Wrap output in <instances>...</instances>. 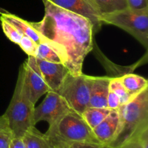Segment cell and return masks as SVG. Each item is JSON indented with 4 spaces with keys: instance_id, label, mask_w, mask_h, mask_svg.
Listing matches in <instances>:
<instances>
[{
    "instance_id": "cell-10",
    "label": "cell",
    "mask_w": 148,
    "mask_h": 148,
    "mask_svg": "<svg viewBox=\"0 0 148 148\" xmlns=\"http://www.w3.org/2000/svg\"><path fill=\"white\" fill-rule=\"evenodd\" d=\"M58 7L68 10L71 12L82 16L91 22L93 25L94 32L98 33L103 23L101 17L95 12L93 9L85 0H48Z\"/></svg>"
},
{
    "instance_id": "cell-13",
    "label": "cell",
    "mask_w": 148,
    "mask_h": 148,
    "mask_svg": "<svg viewBox=\"0 0 148 148\" xmlns=\"http://www.w3.org/2000/svg\"><path fill=\"white\" fill-rule=\"evenodd\" d=\"M95 56L97 59L101 62V63L103 65L106 70L107 71V76L111 78H119L127 74L133 73L136 68L140 65L143 64L147 62V54L145 53L144 56L141 59L137 62L133 64L130 65V66H124L117 65L111 62L109 59H107L103 53L100 51V49L96 46V50L95 51Z\"/></svg>"
},
{
    "instance_id": "cell-2",
    "label": "cell",
    "mask_w": 148,
    "mask_h": 148,
    "mask_svg": "<svg viewBox=\"0 0 148 148\" xmlns=\"http://www.w3.org/2000/svg\"><path fill=\"white\" fill-rule=\"evenodd\" d=\"M119 121L111 148H118L148 130V88L118 108Z\"/></svg>"
},
{
    "instance_id": "cell-14",
    "label": "cell",
    "mask_w": 148,
    "mask_h": 148,
    "mask_svg": "<svg viewBox=\"0 0 148 148\" xmlns=\"http://www.w3.org/2000/svg\"><path fill=\"white\" fill-rule=\"evenodd\" d=\"M1 17L8 22L9 23H10L23 36H28L32 40H34L37 44H39L43 41L41 36L39 35L37 30L33 27L30 22L26 21V20L17 17V15H14L10 12L1 14Z\"/></svg>"
},
{
    "instance_id": "cell-12",
    "label": "cell",
    "mask_w": 148,
    "mask_h": 148,
    "mask_svg": "<svg viewBox=\"0 0 148 148\" xmlns=\"http://www.w3.org/2000/svg\"><path fill=\"white\" fill-rule=\"evenodd\" d=\"M118 110H111L109 114L92 130L94 136L99 143L109 145L116 135L119 127Z\"/></svg>"
},
{
    "instance_id": "cell-5",
    "label": "cell",
    "mask_w": 148,
    "mask_h": 148,
    "mask_svg": "<svg viewBox=\"0 0 148 148\" xmlns=\"http://www.w3.org/2000/svg\"><path fill=\"white\" fill-rule=\"evenodd\" d=\"M103 24L117 26L135 38L148 49V9L133 10L126 9L101 17Z\"/></svg>"
},
{
    "instance_id": "cell-28",
    "label": "cell",
    "mask_w": 148,
    "mask_h": 148,
    "mask_svg": "<svg viewBox=\"0 0 148 148\" xmlns=\"http://www.w3.org/2000/svg\"><path fill=\"white\" fill-rule=\"evenodd\" d=\"M9 148H25L22 137H13L10 142Z\"/></svg>"
},
{
    "instance_id": "cell-30",
    "label": "cell",
    "mask_w": 148,
    "mask_h": 148,
    "mask_svg": "<svg viewBox=\"0 0 148 148\" xmlns=\"http://www.w3.org/2000/svg\"><path fill=\"white\" fill-rule=\"evenodd\" d=\"M57 148H69V146L67 145H61V146H58L56 147Z\"/></svg>"
},
{
    "instance_id": "cell-19",
    "label": "cell",
    "mask_w": 148,
    "mask_h": 148,
    "mask_svg": "<svg viewBox=\"0 0 148 148\" xmlns=\"http://www.w3.org/2000/svg\"><path fill=\"white\" fill-rule=\"evenodd\" d=\"M109 108H87L82 114V118L85 121L88 126L92 130L98 125L109 114Z\"/></svg>"
},
{
    "instance_id": "cell-25",
    "label": "cell",
    "mask_w": 148,
    "mask_h": 148,
    "mask_svg": "<svg viewBox=\"0 0 148 148\" xmlns=\"http://www.w3.org/2000/svg\"><path fill=\"white\" fill-rule=\"evenodd\" d=\"M121 106V101L118 95L114 93L113 91L110 90L108 92V98H107V106L110 110H118Z\"/></svg>"
},
{
    "instance_id": "cell-16",
    "label": "cell",
    "mask_w": 148,
    "mask_h": 148,
    "mask_svg": "<svg viewBox=\"0 0 148 148\" xmlns=\"http://www.w3.org/2000/svg\"><path fill=\"white\" fill-rule=\"evenodd\" d=\"M25 148H57L53 142L35 127L29 129L23 136Z\"/></svg>"
},
{
    "instance_id": "cell-29",
    "label": "cell",
    "mask_w": 148,
    "mask_h": 148,
    "mask_svg": "<svg viewBox=\"0 0 148 148\" xmlns=\"http://www.w3.org/2000/svg\"><path fill=\"white\" fill-rule=\"evenodd\" d=\"M9 12H7V10H5L4 9H2L0 7V14H6V13H8Z\"/></svg>"
},
{
    "instance_id": "cell-23",
    "label": "cell",
    "mask_w": 148,
    "mask_h": 148,
    "mask_svg": "<svg viewBox=\"0 0 148 148\" xmlns=\"http://www.w3.org/2000/svg\"><path fill=\"white\" fill-rule=\"evenodd\" d=\"M148 130H146L137 137L129 140L118 148H147Z\"/></svg>"
},
{
    "instance_id": "cell-27",
    "label": "cell",
    "mask_w": 148,
    "mask_h": 148,
    "mask_svg": "<svg viewBox=\"0 0 148 148\" xmlns=\"http://www.w3.org/2000/svg\"><path fill=\"white\" fill-rule=\"evenodd\" d=\"M69 148H111L107 145L100 143H77L69 145Z\"/></svg>"
},
{
    "instance_id": "cell-26",
    "label": "cell",
    "mask_w": 148,
    "mask_h": 148,
    "mask_svg": "<svg viewBox=\"0 0 148 148\" xmlns=\"http://www.w3.org/2000/svg\"><path fill=\"white\" fill-rule=\"evenodd\" d=\"M128 8L133 10L148 9V0H127Z\"/></svg>"
},
{
    "instance_id": "cell-7",
    "label": "cell",
    "mask_w": 148,
    "mask_h": 148,
    "mask_svg": "<svg viewBox=\"0 0 148 148\" xmlns=\"http://www.w3.org/2000/svg\"><path fill=\"white\" fill-rule=\"evenodd\" d=\"M23 73V84L25 92L30 102L35 105L39 98L49 91L33 56H28L20 66Z\"/></svg>"
},
{
    "instance_id": "cell-22",
    "label": "cell",
    "mask_w": 148,
    "mask_h": 148,
    "mask_svg": "<svg viewBox=\"0 0 148 148\" xmlns=\"http://www.w3.org/2000/svg\"><path fill=\"white\" fill-rule=\"evenodd\" d=\"M0 20H1L2 30L4 34H5V36L12 42L18 45L22 37H23V35L19 33L18 30L14 28L10 23H9L5 20L1 18V17H0Z\"/></svg>"
},
{
    "instance_id": "cell-24",
    "label": "cell",
    "mask_w": 148,
    "mask_h": 148,
    "mask_svg": "<svg viewBox=\"0 0 148 148\" xmlns=\"http://www.w3.org/2000/svg\"><path fill=\"white\" fill-rule=\"evenodd\" d=\"M18 45L27 56H35L38 44L28 36H23Z\"/></svg>"
},
{
    "instance_id": "cell-8",
    "label": "cell",
    "mask_w": 148,
    "mask_h": 148,
    "mask_svg": "<svg viewBox=\"0 0 148 148\" xmlns=\"http://www.w3.org/2000/svg\"><path fill=\"white\" fill-rule=\"evenodd\" d=\"M67 111L69 108L58 92L48 91L43 102L34 108L33 123L36 126L38 122L46 121L51 125Z\"/></svg>"
},
{
    "instance_id": "cell-21",
    "label": "cell",
    "mask_w": 148,
    "mask_h": 148,
    "mask_svg": "<svg viewBox=\"0 0 148 148\" xmlns=\"http://www.w3.org/2000/svg\"><path fill=\"white\" fill-rule=\"evenodd\" d=\"M109 90L119 97L121 105L129 102L133 98V96L130 95L126 90L119 78H111L109 82Z\"/></svg>"
},
{
    "instance_id": "cell-1",
    "label": "cell",
    "mask_w": 148,
    "mask_h": 148,
    "mask_svg": "<svg viewBox=\"0 0 148 148\" xmlns=\"http://www.w3.org/2000/svg\"><path fill=\"white\" fill-rule=\"evenodd\" d=\"M45 14L39 22H30L42 39L63 58L72 75L82 74L85 58L93 49V25L82 16L42 0Z\"/></svg>"
},
{
    "instance_id": "cell-3",
    "label": "cell",
    "mask_w": 148,
    "mask_h": 148,
    "mask_svg": "<svg viewBox=\"0 0 148 148\" xmlns=\"http://www.w3.org/2000/svg\"><path fill=\"white\" fill-rule=\"evenodd\" d=\"M46 134L56 147L77 143H99L82 115L69 110L49 125Z\"/></svg>"
},
{
    "instance_id": "cell-15",
    "label": "cell",
    "mask_w": 148,
    "mask_h": 148,
    "mask_svg": "<svg viewBox=\"0 0 148 148\" xmlns=\"http://www.w3.org/2000/svg\"><path fill=\"white\" fill-rule=\"evenodd\" d=\"M101 17L128 8L127 0H85Z\"/></svg>"
},
{
    "instance_id": "cell-4",
    "label": "cell",
    "mask_w": 148,
    "mask_h": 148,
    "mask_svg": "<svg viewBox=\"0 0 148 148\" xmlns=\"http://www.w3.org/2000/svg\"><path fill=\"white\" fill-rule=\"evenodd\" d=\"M34 106L25 92L23 73L20 68L12 98L4 114L14 137H23L29 129L35 127L33 123Z\"/></svg>"
},
{
    "instance_id": "cell-9",
    "label": "cell",
    "mask_w": 148,
    "mask_h": 148,
    "mask_svg": "<svg viewBox=\"0 0 148 148\" xmlns=\"http://www.w3.org/2000/svg\"><path fill=\"white\" fill-rule=\"evenodd\" d=\"M36 59L39 70L49 87V91L57 92L69 73L67 68L62 63H55L37 58Z\"/></svg>"
},
{
    "instance_id": "cell-20",
    "label": "cell",
    "mask_w": 148,
    "mask_h": 148,
    "mask_svg": "<svg viewBox=\"0 0 148 148\" xmlns=\"http://www.w3.org/2000/svg\"><path fill=\"white\" fill-rule=\"evenodd\" d=\"M14 137L5 116H0V148H9L10 142Z\"/></svg>"
},
{
    "instance_id": "cell-17",
    "label": "cell",
    "mask_w": 148,
    "mask_h": 148,
    "mask_svg": "<svg viewBox=\"0 0 148 148\" xmlns=\"http://www.w3.org/2000/svg\"><path fill=\"white\" fill-rule=\"evenodd\" d=\"M119 79L127 92L133 97L148 88L147 79L134 73L127 74L119 77Z\"/></svg>"
},
{
    "instance_id": "cell-11",
    "label": "cell",
    "mask_w": 148,
    "mask_h": 148,
    "mask_svg": "<svg viewBox=\"0 0 148 148\" xmlns=\"http://www.w3.org/2000/svg\"><path fill=\"white\" fill-rule=\"evenodd\" d=\"M111 77L90 76V101L89 107L106 108L107 98L109 92V82Z\"/></svg>"
},
{
    "instance_id": "cell-6",
    "label": "cell",
    "mask_w": 148,
    "mask_h": 148,
    "mask_svg": "<svg viewBox=\"0 0 148 148\" xmlns=\"http://www.w3.org/2000/svg\"><path fill=\"white\" fill-rule=\"evenodd\" d=\"M90 76L68 73L56 92L62 98L69 111L82 115L89 108Z\"/></svg>"
},
{
    "instance_id": "cell-18",
    "label": "cell",
    "mask_w": 148,
    "mask_h": 148,
    "mask_svg": "<svg viewBox=\"0 0 148 148\" xmlns=\"http://www.w3.org/2000/svg\"><path fill=\"white\" fill-rule=\"evenodd\" d=\"M35 57L55 63H62L64 64L63 58L59 52L48 42L43 41L37 45Z\"/></svg>"
}]
</instances>
